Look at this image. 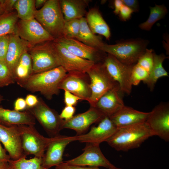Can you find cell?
Segmentation results:
<instances>
[{"mask_svg":"<svg viewBox=\"0 0 169 169\" xmlns=\"http://www.w3.org/2000/svg\"><path fill=\"white\" fill-rule=\"evenodd\" d=\"M103 63L109 75L119 84L121 92L129 95L132 90L131 76L134 65L124 64L109 54Z\"/></svg>","mask_w":169,"mask_h":169,"instance_id":"11","label":"cell"},{"mask_svg":"<svg viewBox=\"0 0 169 169\" xmlns=\"http://www.w3.org/2000/svg\"><path fill=\"white\" fill-rule=\"evenodd\" d=\"M18 19L16 11L4 12L0 15V37L15 33L16 25Z\"/></svg>","mask_w":169,"mask_h":169,"instance_id":"30","label":"cell"},{"mask_svg":"<svg viewBox=\"0 0 169 169\" xmlns=\"http://www.w3.org/2000/svg\"><path fill=\"white\" fill-rule=\"evenodd\" d=\"M150 112H143L125 105L110 118L117 127L146 122Z\"/></svg>","mask_w":169,"mask_h":169,"instance_id":"22","label":"cell"},{"mask_svg":"<svg viewBox=\"0 0 169 169\" xmlns=\"http://www.w3.org/2000/svg\"><path fill=\"white\" fill-rule=\"evenodd\" d=\"M9 35L0 37V60L5 59L9 43Z\"/></svg>","mask_w":169,"mask_h":169,"instance_id":"37","label":"cell"},{"mask_svg":"<svg viewBox=\"0 0 169 169\" xmlns=\"http://www.w3.org/2000/svg\"><path fill=\"white\" fill-rule=\"evenodd\" d=\"M0 169H14L8 161H0Z\"/></svg>","mask_w":169,"mask_h":169,"instance_id":"48","label":"cell"},{"mask_svg":"<svg viewBox=\"0 0 169 169\" xmlns=\"http://www.w3.org/2000/svg\"><path fill=\"white\" fill-rule=\"evenodd\" d=\"M15 34L32 46L55 39L34 18L28 20L18 19Z\"/></svg>","mask_w":169,"mask_h":169,"instance_id":"10","label":"cell"},{"mask_svg":"<svg viewBox=\"0 0 169 169\" xmlns=\"http://www.w3.org/2000/svg\"><path fill=\"white\" fill-rule=\"evenodd\" d=\"M35 120L27 110L22 112L5 109L0 106V124L4 126L34 125Z\"/></svg>","mask_w":169,"mask_h":169,"instance_id":"23","label":"cell"},{"mask_svg":"<svg viewBox=\"0 0 169 169\" xmlns=\"http://www.w3.org/2000/svg\"><path fill=\"white\" fill-rule=\"evenodd\" d=\"M17 0H0L4 8L5 12L10 13L13 11L14 6Z\"/></svg>","mask_w":169,"mask_h":169,"instance_id":"44","label":"cell"},{"mask_svg":"<svg viewBox=\"0 0 169 169\" xmlns=\"http://www.w3.org/2000/svg\"><path fill=\"white\" fill-rule=\"evenodd\" d=\"M5 12V10L3 6L0 1V15L3 14Z\"/></svg>","mask_w":169,"mask_h":169,"instance_id":"50","label":"cell"},{"mask_svg":"<svg viewBox=\"0 0 169 169\" xmlns=\"http://www.w3.org/2000/svg\"><path fill=\"white\" fill-rule=\"evenodd\" d=\"M67 74L61 66L38 73L32 74L19 85L32 93L39 92L48 100L58 95L59 85Z\"/></svg>","mask_w":169,"mask_h":169,"instance_id":"1","label":"cell"},{"mask_svg":"<svg viewBox=\"0 0 169 169\" xmlns=\"http://www.w3.org/2000/svg\"><path fill=\"white\" fill-rule=\"evenodd\" d=\"M38 121L50 137L60 135L63 129L64 120L60 118L58 112L49 107L41 98H38L34 106L26 109Z\"/></svg>","mask_w":169,"mask_h":169,"instance_id":"6","label":"cell"},{"mask_svg":"<svg viewBox=\"0 0 169 169\" xmlns=\"http://www.w3.org/2000/svg\"><path fill=\"white\" fill-rule=\"evenodd\" d=\"M86 15L87 22L92 33L102 35L109 40L111 36L110 28L99 10L95 8H91Z\"/></svg>","mask_w":169,"mask_h":169,"instance_id":"25","label":"cell"},{"mask_svg":"<svg viewBox=\"0 0 169 169\" xmlns=\"http://www.w3.org/2000/svg\"><path fill=\"white\" fill-rule=\"evenodd\" d=\"M149 73L137 63L133 66L131 76V82L132 85H138L141 81L143 82L148 78Z\"/></svg>","mask_w":169,"mask_h":169,"instance_id":"35","label":"cell"},{"mask_svg":"<svg viewBox=\"0 0 169 169\" xmlns=\"http://www.w3.org/2000/svg\"><path fill=\"white\" fill-rule=\"evenodd\" d=\"M124 4L121 0H115L114 2V12L116 15L119 14V12Z\"/></svg>","mask_w":169,"mask_h":169,"instance_id":"47","label":"cell"},{"mask_svg":"<svg viewBox=\"0 0 169 169\" xmlns=\"http://www.w3.org/2000/svg\"><path fill=\"white\" fill-rule=\"evenodd\" d=\"M25 100L27 105L26 109L34 106L38 102V98L36 96L31 94L27 95Z\"/></svg>","mask_w":169,"mask_h":169,"instance_id":"42","label":"cell"},{"mask_svg":"<svg viewBox=\"0 0 169 169\" xmlns=\"http://www.w3.org/2000/svg\"><path fill=\"white\" fill-rule=\"evenodd\" d=\"M4 100L3 97V96L0 95V104Z\"/></svg>","mask_w":169,"mask_h":169,"instance_id":"51","label":"cell"},{"mask_svg":"<svg viewBox=\"0 0 169 169\" xmlns=\"http://www.w3.org/2000/svg\"><path fill=\"white\" fill-rule=\"evenodd\" d=\"M80 23L79 19L65 21L63 28V37L76 39L79 33Z\"/></svg>","mask_w":169,"mask_h":169,"instance_id":"33","label":"cell"},{"mask_svg":"<svg viewBox=\"0 0 169 169\" xmlns=\"http://www.w3.org/2000/svg\"><path fill=\"white\" fill-rule=\"evenodd\" d=\"M49 44L60 66L68 73L85 74L95 63L75 55L54 40Z\"/></svg>","mask_w":169,"mask_h":169,"instance_id":"8","label":"cell"},{"mask_svg":"<svg viewBox=\"0 0 169 169\" xmlns=\"http://www.w3.org/2000/svg\"><path fill=\"white\" fill-rule=\"evenodd\" d=\"M55 169H101L99 167H92L86 166L73 165L68 164L64 161L55 166ZM105 169H120L119 168H109Z\"/></svg>","mask_w":169,"mask_h":169,"instance_id":"40","label":"cell"},{"mask_svg":"<svg viewBox=\"0 0 169 169\" xmlns=\"http://www.w3.org/2000/svg\"><path fill=\"white\" fill-rule=\"evenodd\" d=\"M14 8L16 10L19 19L28 20L34 18L36 9L35 0H17Z\"/></svg>","mask_w":169,"mask_h":169,"instance_id":"29","label":"cell"},{"mask_svg":"<svg viewBox=\"0 0 169 169\" xmlns=\"http://www.w3.org/2000/svg\"><path fill=\"white\" fill-rule=\"evenodd\" d=\"M20 134L22 149L26 156L33 155L43 158L52 137H46L41 135L34 125H18Z\"/></svg>","mask_w":169,"mask_h":169,"instance_id":"7","label":"cell"},{"mask_svg":"<svg viewBox=\"0 0 169 169\" xmlns=\"http://www.w3.org/2000/svg\"><path fill=\"white\" fill-rule=\"evenodd\" d=\"M80 21L79 33L76 39L88 46L100 50L105 44L101 38L92 33L85 17L80 18Z\"/></svg>","mask_w":169,"mask_h":169,"instance_id":"27","label":"cell"},{"mask_svg":"<svg viewBox=\"0 0 169 169\" xmlns=\"http://www.w3.org/2000/svg\"><path fill=\"white\" fill-rule=\"evenodd\" d=\"M124 5L131 9L133 12L139 11L138 2L136 0H121Z\"/></svg>","mask_w":169,"mask_h":169,"instance_id":"45","label":"cell"},{"mask_svg":"<svg viewBox=\"0 0 169 169\" xmlns=\"http://www.w3.org/2000/svg\"><path fill=\"white\" fill-rule=\"evenodd\" d=\"M148 43L147 40L142 39H130L114 44H104L100 50L124 64L134 65L145 52Z\"/></svg>","mask_w":169,"mask_h":169,"instance_id":"4","label":"cell"},{"mask_svg":"<svg viewBox=\"0 0 169 169\" xmlns=\"http://www.w3.org/2000/svg\"><path fill=\"white\" fill-rule=\"evenodd\" d=\"M0 142L11 159L15 160L27 157L23 152L18 126L7 127L0 124Z\"/></svg>","mask_w":169,"mask_h":169,"instance_id":"15","label":"cell"},{"mask_svg":"<svg viewBox=\"0 0 169 169\" xmlns=\"http://www.w3.org/2000/svg\"><path fill=\"white\" fill-rule=\"evenodd\" d=\"M65 21L84 17L87 12L88 1L85 0H59Z\"/></svg>","mask_w":169,"mask_h":169,"instance_id":"24","label":"cell"},{"mask_svg":"<svg viewBox=\"0 0 169 169\" xmlns=\"http://www.w3.org/2000/svg\"><path fill=\"white\" fill-rule=\"evenodd\" d=\"M75 110V108L74 106H66L59 115V117L64 120H69L73 117Z\"/></svg>","mask_w":169,"mask_h":169,"instance_id":"39","label":"cell"},{"mask_svg":"<svg viewBox=\"0 0 169 169\" xmlns=\"http://www.w3.org/2000/svg\"><path fill=\"white\" fill-rule=\"evenodd\" d=\"M83 153L72 159L64 161L71 165L106 168H117L104 155L100 147V144L87 143L83 149Z\"/></svg>","mask_w":169,"mask_h":169,"instance_id":"12","label":"cell"},{"mask_svg":"<svg viewBox=\"0 0 169 169\" xmlns=\"http://www.w3.org/2000/svg\"><path fill=\"white\" fill-rule=\"evenodd\" d=\"M153 62L147 79L143 82L146 84L151 91H153L158 79L162 77L168 76V73L162 65L165 59L167 58L163 54L157 55L153 52Z\"/></svg>","mask_w":169,"mask_h":169,"instance_id":"26","label":"cell"},{"mask_svg":"<svg viewBox=\"0 0 169 169\" xmlns=\"http://www.w3.org/2000/svg\"><path fill=\"white\" fill-rule=\"evenodd\" d=\"M15 82L5 60H0V88L13 84Z\"/></svg>","mask_w":169,"mask_h":169,"instance_id":"34","label":"cell"},{"mask_svg":"<svg viewBox=\"0 0 169 169\" xmlns=\"http://www.w3.org/2000/svg\"><path fill=\"white\" fill-rule=\"evenodd\" d=\"M28 52L32 61V74L60 66L51 48L49 41L32 46Z\"/></svg>","mask_w":169,"mask_h":169,"instance_id":"9","label":"cell"},{"mask_svg":"<svg viewBox=\"0 0 169 169\" xmlns=\"http://www.w3.org/2000/svg\"><path fill=\"white\" fill-rule=\"evenodd\" d=\"M152 136L146 121L117 128L115 132L106 142L117 151H126L138 148Z\"/></svg>","mask_w":169,"mask_h":169,"instance_id":"2","label":"cell"},{"mask_svg":"<svg viewBox=\"0 0 169 169\" xmlns=\"http://www.w3.org/2000/svg\"><path fill=\"white\" fill-rule=\"evenodd\" d=\"M133 12L131 9L124 5L119 14L120 19L122 21H126L130 18Z\"/></svg>","mask_w":169,"mask_h":169,"instance_id":"41","label":"cell"},{"mask_svg":"<svg viewBox=\"0 0 169 169\" xmlns=\"http://www.w3.org/2000/svg\"><path fill=\"white\" fill-rule=\"evenodd\" d=\"M146 122L153 136L168 142L169 141V105L167 103L157 105L150 112Z\"/></svg>","mask_w":169,"mask_h":169,"instance_id":"13","label":"cell"},{"mask_svg":"<svg viewBox=\"0 0 169 169\" xmlns=\"http://www.w3.org/2000/svg\"><path fill=\"white\" fill-rule=\"evenodd\" d=\"M32 66L31 56L28 52H26L20 58L14 72V77L18 85L32 74Z\"/></svg>","mask_w":169,"mask_h":169,"instance_id":"28","label":"cell"},{"mask_svg":"<svg viewBox=\"0 0 169 169\" xmlns=\"http://www.w3.org/2000/svg\"><path fill=\"white\" fill-rule=\"evenodd\" d=\"M46 1V0H35V6L36 8H38L42 6V7Z\"/></svg>","mask_w":169,"mask_h":169,"instance_id":"49","label":"cell"},{"mask_svg":"<svg viewBox=\"0 0 169 169\" xmlns=\"http://www.w3.org/2000/svg\"><path fill=\"white\" fill-rule=\"evenodd\" d=\"M75 141V136L59 135L52 137L42 158V166L49 169L62 163L63 156L66 147L70 142Z\"/></svg>","mask_w":169,"mask_h":169,"instance_id":"14","label":"cell"},{"mask_svg":"<svg viewBox=\"0 0 169 169\" xmlns=\"http://www.w3.org/2000/svg\"><path fill=\"white\" fill-rule=\"evenodd\" d=\"M64 102L66 106H74L77 103L79 100L81 99L66 90H64Z\"/></svg>","mask_w":169,"mask_h":169,"instance_id":"38","label":"cell"},{"mask_svg":"<svg viewBox=\"0 0 169 169\" xmlns=\"http://www.w3.org/2000/svg\"><path fill=\"white\" fill-rule=\"evenodd\" d=\"M9 43L5 60L14 76L16 67L22 55L32 46L16 34H9Z\"/></svg>","mask_w":169,"mask_h":169,"instance_id":"21","label":"cell"},{"mask_svg":"<svg viewBox=\"0 0 169 169\" xmlns=\"http://www.w3.org/2000/svg\"><path fill=\"white\" fill-rule=\"evenodd\" d=\"M54 40L75 55L95 63L101 59H104L106 56H102L105 52L88 46L75 39L62 37Z\"/></svg>","mask_w":169,"mask_h":169,"instance_id":"18","label":"cell"},{"mask_svg":"<svg viewBox=\"0 0 169 169\" xmlns=\"http://www.w3.org/2000/svg\"><path fill=\"white\" fill-rule=\"evenodd\" d=\"M119 85L109 90L99 99L94 107L105 116L110 117L125 105Z\"/></svg>","mask_w":169,"mask_h":169,"instance_id":"19","label":"cell"},{"mask_svg":"<svg viewBox=\"0 0 169 169\" xmlns=\"http://www.w3.org/2000/svg\"><path fill=\"white\" fill-rule=\"evenodd\" d=\"M105 116L96 108L91 106L86 111L74 116L69 120H64L63 128L73 130L75 131L76 135H81L91 125L99 123Z\"/></svg>","mask_w":169,"mask_h":169,"instance_id":"17","label":"cell"},{"mask_svg":"<svg viewBox=\"0 0 169 169\" xmlns=\"http://www.w3.org/2000/svg\"><path fill=\"white\" fill-rule=\"evenodd\" d=\"M86 74L90 79L91 92L87 101L92 107H94L100 98L108 90L119 85L109 75L103 62L95 63Z\"/></svg>","mask_w":169,"mask_h":169,"instance_id":"5","label":"cell"},{"mask_svg":"<svg viewBox=\"0 0 169 169\" xmlns=\"http://www.w3.org/2000/svg\"><path fill=\"white\" fill-rule=\"evenodd\" d=\"M27 108V105L25 100L21 97L18 98L14 104V110L21 111Z\"/></svg>","mask_w":169,"mask_h":169,"instance_id":"43","label":"cell"},{"mask_svg":"<svg viewBox=\"0 0 169 169\" xmlns=\"http://www.w3.org/2000/svg\"><path fill=\"white\" fill-rule=\"evenodd\" d=\"M34 18L55 39L63 37L65 20L59 0H47L41 9L36 10Z\"/></svg>","mask_w":169,"mask_h":169,"instance_id":"3","label":"cell"},{"mask_svg":"<svg viewBox=\"0 0 169 169\" xmlns=\"http://www.w3.org/2000/svg\"><path fill=\"white\" fill-rule=\"evenodd\" d=\"M153 52L152 49H147L145 53L139 58L136 63L145 69L149 74L153 64Z\"/></svg>","mask_w":169,"mask_h":169,"instance_id":"36","label":"cell"},{"mask_svg":"<svg viewBox=\"0 0 169 169\" xmlns=\"http://www.w3.org/2000/svg\"><path fill=\"white\" fill-rule=\"evenodd\" d=\"M6 152L4 148L2 146L0 142V161H9L11 159L9 155Z\"/></svg>","mask_w":169,"mask_h":169,"instance_id":"46","label":"cell"},{"mask_svg":"<svg viewBox=\"0 0 169 169\" xmlns=\"http://www.w3.org/2000/svg\"><path fill=\"white\" fill-rule=\"evenodd\" d=\"M150 13L147 20L139 25V28L143 30L150 31L153 25L157 21L163 18L167 13L168 10L164 5L150 7Z\"/></svg>","mask_w":169,"mask_h":169,"instance_id":"31","label":"cell"},{"mask_svg":"<svg viewBox=\"0 0 169 169\" xmlns=\"http://www.w3.org/2000/svg\"><path fill=\"white\" fill-rule=\"evenodd\" d=\"M98 123L97 126L92 127L88 132L75 136L76 141L100 145L103 142H106L117 129L108 116H105Z\"/></svg>","mask_w":169,"mask_h":169,"instance_id":"16","label":"cell"},{"mask_svg":"<svg viewBox=\"0 0 169 169\" xmlns=\"http://www.w3.org/2000/svg\"><path fill=\"white\" fill-rule=\"evenodd\" d=\"M8 162L14 169H48L42 166V158L35 156L30 159L23 157L15 160L10 159Z\"/></svg>","mask_w":169,"mask_h":169,"instance_id":"32","label":"cell"},{"mask_svg":"<svg viewBox=\"0 0 169 169\" xmlns=\"http://www.w3.org/2000/svg\"><path fill=\"white\" fill-rule=\"evenodd\" d=\"M84 74L68 73L59 85V90L67 91L80 98L87 100L91 92L89 84L83 76Z\"/></svg>","mask_w":169,"mask_h":169,"instance_id":"20","label":"cell"}]
</instances>
